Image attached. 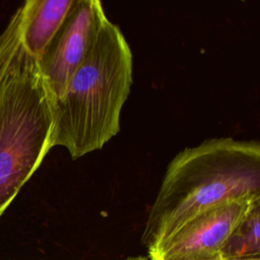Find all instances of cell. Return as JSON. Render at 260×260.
Returning a JSON list of instances; mask_svg holds the SVG:
<instances>
[{"instance_id": "cell-2", "label": "cell", "mask_w": 260, "mask_h": 260, "mask_svg": "<svg viewBox=\"0 0 260 260\" xmlns=\"http://www.w3.org/2000/svg\"><path fill=\"white\" fill-rule=\"evenodd\" d=\"M53 99L16 9L0 35V217L53 148Z\"/></svg>"}, {"instance_id": "cell-6", "label": "cell", "mask_w": 260, "mask_h": 260, "mask_svg": "<svg viewBox=\"0 0 260 260\" xmlns=\"http://www.w3.org/2000/svg\"><path fill=\"white\" fill-rule=\"evenodd\" d=\"M74 0H27L17 9L20 36L26 50L38 60L64 22Z\"/></svg>"}, {"instance_id": "cell-5", "label": "cell", "mask_w": 260, "mask_h": 260, "mask_svg": "<svg viewBox=\"0 0 260 260\" xmlns=\"http://www.w3.org/2000/svg\"><path fill=\"white\" fill-rule=\"evenodd\" d=\"M106 18L100 1H73L64 22L39 59L40 70L53 102L64 94Z\"/></svg>"}, {"instance_id": "cell-4", "label": "cell", "mask_w": 260, "mask_h": 260, "mask_svg": "<svg viewBox=\"0 0 260 260\" xmlns=\"http://www.w3.org/2000/svg\"><path fill=\"white\" fill-rule=\"evenodd\" d=\"M260 203V196L235 198L190 219L154 249L150 260H211L220 252L236 228Z\"/></svg>"}, {"instance_id": "cell-9", "label": "cell", "mask_w": 260, "mask_h": 260, "mask_svg": "<svg viewBox=\"0 0 260 260\" xmlns=\"http://www.w3.org/2000/svg\"><path fill=\"white\" fill-rule=\"evenodd\" d=\"M211 260H223V259H221L220 257H217V258H214V259H211Z\"/></svg>"}, {"instance_id": "cell-3", "label": "cell", "mask_w": 260, "mask_h": 260, "mask_svg": "<svg viewBox=\"0 0 260 260\" xmlns=\"http://www.w3.org/2000/svg\"><path fill=\"white\" fill-rule=\"evenodd\" d=\"M132 81L131 49L107 17L64 94L53 102L52 147H65L72 159L103 148L120 131Z\"/></svg>"}, {"instance_id": "cell-1", "label": "cell", "mask_w": 260, "mask_h": 260, "mask_svg": "<svg viewBox=\"0 0 260 260\" xmlns=\"http://www.w3.org/2000/svg\"><path fill=\"white\" fill-rule=\"evenodd\" d=\"M260 196V144L209 138L170 161L149 209L142 244L150 251L199 213L224 201Z\"/></svg>"}, {"instance_id": "cell-8", "label": "cell", "mask_w": 260, "mask_h": 260, "mask_svg": "<svg viewBox=\"0 0 260 260\" xmlns=\"http://www.w3.org/2000/svg\"><path fill=\"white\" fill-rule=\"evenodd\" d=\"M125 260H146V258L143 256H134V257H128Z\"/></svg>"}, {"instance_id": "cell-7", "label": "cell", "mask_w": 260, "mask_h": 260, "mask_svg": "<svg viewBox=\"0 0 260 260\" xmlns=\"http://www.w3.org/2000/svg\"><path fill=\"white\" fill-rule=\"evenodd\" d=\"M219 257L223 260L260 259V203L236 228Z\"/></svg>"}]
</instances>
